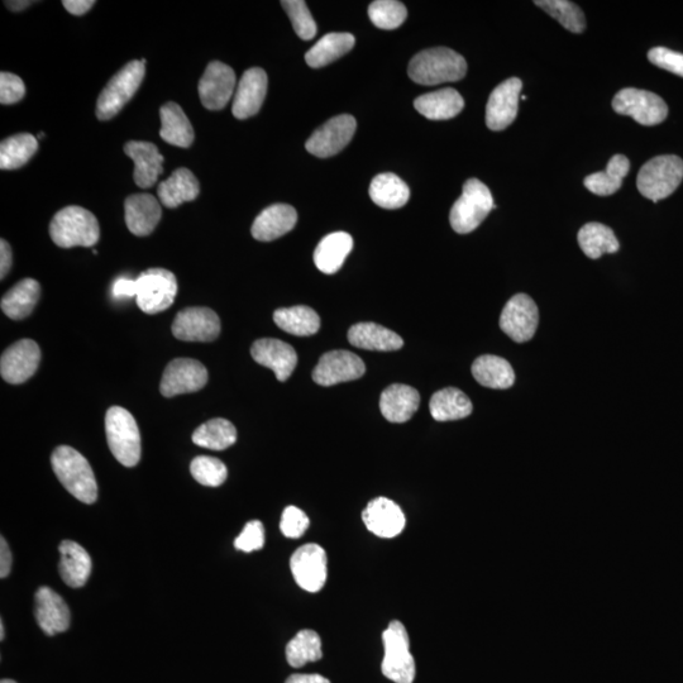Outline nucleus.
I'll use <instances>...</instances> for the list:
<instances>
[{"label":"nucleus","instance_id":"1","mask_svg":"<svg viewBox=\"0 0 683 683\" xmlns=\"http://www.w3.org/2000/svg\"><path fill=\"white\" fill-rule=\"evenodd\" d=\"M57 479L74 498L84 504L98 499V485L87 458L69 446L57 447L51 457Z\"/></svg>","mask_w":683,"mask_h":683},{"label":"nucleus","instance_id":"2","mask_svg":"<svg viewBox=\"0 0 683 683\" xmlns=\"http://www.w3.org/2000/svg\"><path fill=\"white\" fill-rule=\"evenodd\" d=\"M409 78L420 85L455 83L465 78L467 62L463 56L447 47L419 52L410 61Z\"/></svg>","mask_w":683,"mask_h":683},{"label":"nucleus","instance_id":"3","mask_svg":"<svg viewBox=\"0 0 683 683\" xmlns=\"http://www.w3.org/2000/svg\"><path fill=\"white\" fill-rule=\"evenodd\" d=\"M50 236L61 248L93 247L100 237L98 219L89 210L71 205L55 214Z\"/></svg>","mask_w":683,"mask_h":683},{"label":"nucleus","instance_id":"4","mask_svg":"<svg viewBox=\"0 0 683 683\" xmlns=\"http://www.w3.org/2000/svg\"><path fill=\"white\" fill-rule=\"evenodd\" d=\"M109 450L119 463L135 467L141 460V434L136 419L128 410L112 407L105 415Z\"/></svg>","mask_w":683,"mask_h":683},{"label":"nucleus","instance_id":"5","mask_svg":"<svg viewBox=\"0 0 683 683\" xmlns=\"http://www.w3.org/2000/svg\"><path fill=\"white\" fill-rule=\"evenodd\" d=\"M683 179V161L675 155L654 157L640 169L637 186L644 198L657 203L675 193Z\"/></svg>","mask_w":683,"mask_h":683},{"label":"nucleus","instance_id":"6","mask_svg":"<svg viewBox=\"0 0 683 683\" xmlns=\"http://www.w3.org/2000/svg\"><path fill=\"white\" fill-rule=\"evenodd\" d=\"M495 207L491 191L480 180L470 179L463 185L461 198L451 209L450 222L455 232H474Z\"/></svg>","mask_w":683,"mask_h":683},{"label":"nucleus","instance_id":"7","mask_svg":"<svg viewBox=\"0 0 683 683\" xmlns=\"http://www.w3.org/2000/svg\"><path fill=\"white\" fill-rule=\"evenodd\" d=\"M146 65L142 61H131L118 74L113 76L107 87L100 93L97 103V117L108 121L116 117L140 89L145 78Z\"/></svg>","mask_w":683,"mask_h":683},{"label":"nucleus","instance_id":"8","mask_svg":"<svg viewBox=\"0 0 683 683\" xmlns=\"http://www.w3.org/2000/svg\"><path fill=\"white\" fill-rule=\"evenodd\" d=\"M385 656L381 671L386 678L395 683H413L415 661L410 653V640L407 629L400 622H391L382 634Z\"/></svg>","mask_w":683,"mask_h":683},{"label":"nucleus","instance_id":"9","mask_svg":"<svg viewBox=\"0 0 683 683\" xmlns=\"http://www.w3.org/2000/svg\"><path fill=\"white\" fill-rule=\"evenodd\" d=\"M137 304L147 314L164 312L175 302L178 280L173 272L150 269L137 277Z\"/></svg>","mask_w":683,"mask_h":683},{"label":"nucleus","instance_id":"10","mask_svg":"<svg viewBox=\"0 0 683 683\" xmlns=\"http://www.w3.org/2000/svg\"><path fill=\"white\" fill-rule=\"evenodd\" d=\"M613 108L647 127L662 123L668 116L667 104L659 95L634 88L620 90L613 99Z\"/></svg>","mask_w":683,"mask_h":683},{"label":"nucleus","instance_id":"11","mask_svg":"<svg viewBox=\"0 0 683 683\" xmlns=\"http://www.w3.org/2000/svg\"><path fill=\"white\" fill-rule=\"evenodd\" d=\"M539 312L537 304L527 294L513 296L500 315V328L517 343L530 341L537 332Z\"/></svg>","mask_w":683,"mask_h":683},{"label":"nucleus","instance_id":"12","mask_svg":"<svg viewBox=\"0 0 683 683\" xmlns=\"http://www.w3.org/2000/svg\"><path fill=\"white\" fill-rule=\"evenodd\" d=\"M356 127V119L348 114L334 117L310 136L305 147L309 154L327 159L339 154L352 141Z\"/></svg>","mask_w":683,"mask_h":683},{"label":"nucleus","instance_id":"13","mask_svg":"<svg viewBox=\"0 0 683 683\" xmlns=\"http://www.w3.org/2000/svg\"><path fill=\"white\" fill-rule=\"evenodd\" d=\"M207 382L208 371L203 364L191 358H176L165 369L160 391L165 398H173L202 390Z\"/></svg>","mask_w":683,"mask_h":683},{"label":"nucleus","instance_id":"14","mask_svg":"<svg viewBox=\"0 0 683 683\" xmlns=\"http://www.w3.org/2000/svg\"><path fill=\"white\" fill-rule=\"evenodd\" d=\"M290 568L298 586L308 592H318L327 581V553L318 544H305L291 557Z\"/></svg>","mask_w":683,"mask_h":683},{"label":"nucleus","instance_id":"15","mask_svg":"<svg viewBox=\"0 0 683 683\" xmlns=\"http://www.w3.org/2000/svg\"><path fill=\"white\" fill-rule=\"evenodd\" d=\"M236 74L231 66L213 61L199 81V97L209 111H221L237 89Z\"/></svg>","mask_w":683,"mask_h":683},{"label":"nucleus","instance_id":"16","mask_svg":"<svg viewBox=\"0 0 683 683\" xmlns=\"http://www.w3.org/2000/svg\"><path fill=\"white\" fill-rule=\"evenodd\" d=\"M366 366L360 357L350 351H331L320 357L313 371V380L320 386H333L341 382L360 379Z\"/></svg>","mask_w":683,"mask_h":683},{"label":"nucleus","instance_id":"17","mask_svg":"<svg viewBox=\"0 0 683 683\" xmlns=\"http://www.w3.org/2000/svg\"><path fill=\"white\" fill-rule=\"evenodd\" d=\"M41 351L32 339H21L7 348L0 360V374L8 384H23L36 374Z\"/></svg>","mask_w":683,"mask_h":683},{"label":"nucleus","instance_id":"18","mask_svg":"<svg viewBox=\"0 0 683 683\" xmlns=\"http://www.w3.org/2000/svg\"><path fill=\"white\" fill-rule=\"evenodd\" d=\"M221 333V320L212 309L188 308L176 315L173 334L180 341L212 342Z\"/></svg>","mask_w":683,"mask_h":683},{"label":"nucleus","instance_id":"19","mask_svg":"<svg viewBox=\"0 0 683 683\" xmlns=\"http://www.w3.org/2000/svg\"><path fill=\"white\" fill-rule=\"evenodd\" d=\"M523 83L518 78H511L491 93L486 107V124L491 131H503L518 116L520 92Z\"/></svg>","mask_w":683,"mask_h":683},{"label":"nucleus","instance_id":"20","mask_svg":"<svg viewBox=\"0 0 683 683\" xmlns=\"http://www.w3.org/2000/svg\"><path fill=\"white\" fill-rule=\"evenodd\" d=\"M251 355L257 364L274 371L276 379L281 382L288 380L298 365L294 348L280 339H259L253 343Z\"/></svg>","mask_w":683,"mask_h":683},{"label":"nucleus","instance_id":"21","mask_svg":"<svg viewBox=\"0 0 683 683\" xmlns=\"http://www.w3.org/2000/svg\"><path fill=\"white\" fill-rule=\"evenodd\" d=\"M265 70L252 68L243 74L234 94L232 113L237 119H247L260 112L267 94Z\"/></svg>","mask_w":683,"mask_h":683},{"label":"nucleus","instance_id":"22","mask_svg":"<svg viewBox=\"0 0 683 683\" xmlns=\"http://www.w3.org/2000/svg\"><path fill=\"white\" fill-rule=\"evenodd\" d=\"M38 627L47 635L64 633L70 627V610L64 599L50 587L42 586L35 595Z\"/></svg>","mask_w":683,"mask_h":683},{"label":"nucleus","instance_id":"23","mask_svg":"<svg viewBox=\"0 0 683 683\" xmlns=\"http://www.w3.org/2000/svg\"><path fill=\"white\" fill-rule=\"evenodd\" d=\"M366 528L380 538L398 537L405 528V515L398 504L386 498L372 500L362 513Z\"/></svg>","mask_w":683,"mask_h":683},{"label":"nucleus","instance_id":"24","mask_svg":"<svg viewBox=\"0 0 683 683\" xmlns=\"http://www.w3.org/2000/svg\"><path fill=\"white\" fill-rule=\"evenodd\" d=\"M124 154L135 162L133 179L142 189L152 188L159 176L164 173V156L154 143L131 141L124 146Z\"/></svg>","mask_w":683,"mask_h":683},{"label":"nucleus","instance_id":"25","mask_svg":"<svg viewBox=\"0 0 683 683\" xmlns=\"http://www.w3.org/2000/svg\"><path fill=\"white\" fill-rule=\"evenodd\" d=\"M298 222V213L288 204H274L262 210L252 224L253 238L261 242H270L293 231Z\"/></svg>","mask_w":683,"mask_h":683},{"label":"nucleus","instance_id":"26","mask_svg":"<svg viewBox=\"0 0 683 683\" xmlns=\"http://www.w3.org/2000/svg\"><path fill=\"white\" fill-rule=\"evenodd\" d=\"M124 212L128 229L138 237L154 232L162 216L160 202L151 194L131 195L124 202Z\"/></svg>","mask_w":683,"mask_h":683},{"label":"nucleus","instance_id":"27","mask_svg":"<svg viewBox=\"0 0 683 683\" xmlns=\"http://www.w3.org/2000/svg\"><path fill=\"white\" fill-rule=\"evenodd\" d=\"M420 395L412 386L394 384L381 394L382 415L391 423H405L417 413Z\"/></svg>","mask_w":683,"mask_h":683},{"label":"nucleus","instance_id":"28","mask_svg":"<svg viewBox=\"0 0 683 683\" xmlns=\"http://www.w3.org/2000/svg\"><path fill=\"white\" fill-rule=\"evenodd\" d=\"M59 552L62 581L74 589L87 584L93 568L89 553L80 544L71 541L61 542Z\"/></svg>","mask_w":683,"mask_h":683},{"label":"nucleus","instance_id":"29","mask_svg":"<svg viewBox=\"0 0 683 683\" xmlns=\"http://www.w3.org/2000/svg\"><path fill=\"white\" fill-rule=\"evenodd\" d=\"M352 346L369 351H398L404 346L403 338L376 323H357L348 331Z\"/></svg>","mask_w":683,"mask_h":683},{"label":"nucleus","instance_id":"30","mask_svg":"<svg viewBox=\"0 0 683 683\" xmlns=\"http://www.w3.org/2000/svg\"><path fill=\"white\" fill-rule=\"evenodd\" d=\"M417 111L431 121H446L455 118L465 108V100L457 90L446 88L420 95L414 100Z\"/></svg>","mask_w":683,"mask_h":683},{"label":"nucleus","instance_id":"31","mask_svg":"<svg viewBox=\"0 0 683 683\" xmlns=\"http://www.w3.org/2000/svg\"><path fill=\"white\" fill-rule=\"evenodd\" d=\"M353 248V238L346 232H334L324 237L314 251V264L323 274L332 275L341 269Z\"/></svg>","mask_w":683,"mask_h":683},{"label":"nucleus","instance_id":"32","mask_svg":"<svg viewBox=\"0 0 683 683\" xmlns=\"http://www.w3.org/2000/svg\"><path fill=\"white\" fill-rule=\"evenodd\" d=\"M200 185L190 170L181 167L174 171L169 179L162 181L157 188V195L162 205L174 209L186 202H193L198 198Z\"/></svg>","mask_w":683,"mask_h":683},{"label":"nucleus","instance_id":"33","mask_svg":"<svg viewBox=\"0 0 683 683\" xmlns=\"http://www.w3.org/2000/svg\"><path fill=\"white\" fill-rule=\"evenodd\" d=\"M162 140L170 145L188 148L194 142L193 126L179 104L167 103L160 109Z\"/></svg>","mask_w":683,"mask_h":683},{"label":"nucleus","instance_id":"34","mask_svg":"<svg viewBox=\"0 0 683 683\" xmlns=\"http://www.w3.org/2000/svg\"><path fill=\"white\" fill-rule=\"evenodd\" d=\"M471 370L475 380L485 388L505 390L510 389L515 382L513 367L499 356L485 355L476 358Z\"/></svg>","mask_w":683,"mask_h":683},{"label":"nucleus","instance_id":"35","mask_svg":"<svg viewBox=\"0 0 683 683\" xmlns=\"http://www.w3.org/2000/svg\"><path fill=\"white\" fill-rule=\"evenodd\" d=\"M355 42V37L351 33H328L307 52L305 61L310 68H324L350 52Z\"/></svg>","mask_w":683,"mask_h":683},{"label":"nucleus","instance_id":"36","mask_svg":"<svg viewBox=\"0 0 683 683\" xmlns=\"http://www.w3.org/2000/svg\"><path fill=\"white\" fill-rule=\"evenodd\" d=\"M429 409H431L433 419L437 422H451V420L467 418L474 410V405L463 391L447 388L437 391L432 396Z\"/></svg>","mask_w":683,"mask_h":683},{"label":"nucleus","instance_id":"37","mask_svg":"<svg viewBox=\"0 0 683 683\" xmlns=\"http://www.w3.org/2000/svg\"><path fill=\"white\" fill-rule=\"evenodd\" d=\"M41 295V286L33 279L19 281L2 299V310L8 318L21 320L35 309Z\"/></svg>","mask_w":683,"mask_h":683},{"label":"nucleus","instance_id":"38","mask_svg":"<svg viewBox=\"0 0 683 683\" xmlns=\"http://www.w3.org/2000/svg\"><path fill=\"white\" fill-rule=\"evenodd\" d=\"M372 202L384 209L403 208L409 202L410 189L395 174L377 175L370 185Z\"/></svg>","mask_w":683,"mask_h":683},{"label":"nucleus","instance_id":"39","mask_svg":"<svg viewBox=\"0 0 683 683\" xmlns=\"http://www.w3.org/2000/svg\"><path fill=\"white\" fill-rule=\"evenodd\" d=\"M629 170L628 157L615 155L611 157L605 171L586 176L584 184L591 193L599 197H609L622 188L623 179L628 175Z\"/></svg>","mask_w":683,"mask_h":683},{"label":"nucleus","instance_id":"40","mask_svg":"<svg viewBox=\"0 0 683 683\" xmlns=\"http://www.w3.org/2000/svg\"><path fill=\"white\" fill-rule=\"evenodd\" d=\"M276 326L298 337H309L320 328V318L315 310L304 305L277 309L274 313Z\"/></svg>","mask_w":683,"mask_h":683},{"label":"nucleus","instance_id":"41","mask_svg":"<svg viewBox=\"0 0 683 683\" xmlns=\"http://www.w3.org/2000/svg\"><path fill=\"white\" fill-rule=\"evenodd\" d=\"M579 245L591 260L600 259L604 253L619 251L620 245L613 229L601 223H587L580 229Z\"/></svg>","mask_w":683,"mask_h":683},{"label":"nucleus","instance_id":"42","mask_svg":"<svg viewBox=\"0 0 683 683\" xmlns=\"http://www.w3.org/2000/svg\"><path fill=\"white\" fill-rule=\"evenodd\" d=\"M237 441L236 427L226 419L217 418L200 425L193 434V442L212 451H224Z\"/></svg>","mask_w":683,"mask_h":683},{"label":"nucleus","instance_id":"43","mask_svg":"<svg viewBox=\"0 0 683 683\" xmlns=\"http://www.w3.org/2000/svg\"><path fill=\"white\" fill-rule=\"evenodd\" d=\"M37 150V138L30 133L7 138L0 145V169L17 170L25 166Z\"/></svg>","mask_w":683,"mask_h":683},{"label":"nucleus","instance_id":"44","mask_svg":"<svg viewBox=\"0 0 683 683\" xmlns=\"http://www.w3.org/2000/svg\"><path fill=\"white\" fill-rule=\"evenodd\" d=\"M323 657L322 640L314 630L305 629L295 635L286 647V659L291 667L300 668L318 662Z\"/></svg>","mask_w":683,"mask_h":683},{"label":"nucleus","instance_id":"45","mask_svg":"<svg viewBox=\"0 0 683 683\" xmlns=\"http://www.w3.org/2000/svg\"><path fill=\"white\" fill-rule=\"evenodd\" d=\"M534 4L557 19L566 30L573 33H582L586 30L585 14L575 3L568 0H537Z\"/></svg>","mask_w":683,"mask_h":683},{"label":"nucleus","instance_id":"46","mask_svg":"<svg viewBox=\"0 0 683 683\" xmlns=\"http://www.w3.org/2000/svg\"><path fill=\"white\" fill-rule=\"evenodd\" d=\"M407 16V8L396 0H376L369 7L371 22L381 30H395L403 25Z\"/></svg>","mask_w":683,"mask_h":683},{"label":"nucleus","instance_id":"47","mask_svg":"<svg viewBox=\"0 0 683 683\" xmlns=\"http://www.w3.org/2000/svg\"><path fill=\"white\" fill-rule=\"evenodd\" d=\"M190 472L200 485L209 487L223 485L228 477L226 465L218 458L209 456L194 458L190 465Z\"/></svg>","mask_w":683,"mask_h":683},{"label":"nucleus","instance_id":"48","mask_svg":"<svg viewBox=\"0 0 683 683\" xmlns=\"http://www.w3.org/2000/svg\"><path fill=\"white\" fill-rule=\"evenodd\" d=\"M281 6L293 23L294 31L302 40L309 41L317 35V23L303 0H283Z\"/></svg>","mask_w":683,"mask_h":683},{"label":"nucleus","instance_id":"49","mask_svg":"<svg viewBox=\"0 0 683 683\" xmlns=\"http://www.w3.org/2000/svg\"><path fill=\"white\" fill-rule=\"evenodd\" d=\"M310 525L308 515L296 506H288L281 517L280 529L286 538L298 539L304 536Z\"/></svg>","mask_w":683,"mask_h":683},{"label":"nucleus","instance_id":"50","mask_svg":"<svg viewBox=\"0 0 683 683\" xmlns=\"http://www.w3.org/2000/svg\"><path fill=\"white\" fill-rule=\"evenodd\" d=\"M264 544L265 529L259 520H252V522L247 523L240 536L234 541V547L245 553L260 551L264 548Z\"/></svg>","mask_w":683,"mask_h":683},{"label":"nucleus","instance_id":"51","mask_svg":"<svg viewBox=\"0 0 683 683\" xmlns=\"http://www.w3.org/2000/svg\"><path fill=\"white\" fill-rule=\"evenodd\" d=\"M648 59L658 68L683 78V54L680 52L668 50L666 47H656L648 52Z\"/></svg>","mask_w":683,"mask_h":683},{"label":"nucleus","instance_id":"52","mask_svg":"<svg viewBox=\"0 0 683 683\" xmlns=\"http://www.w3.org/2000/svg\"><path fill=\"white\" fill-rule=\"evenodd\" d=\"M26 87L19 76L11 73L0 74V103L11 105L25 98Z\"/></svg>","mask_w":683,"mask_h":683},{"label":"nucleus","instance_id":"53","mask_svg":"<svg viewBox=\"0 0 683 683\" xmlns=\"http://www.w3.org/2000/svg\"><path fill=\"white\" fill-rule=\"evenodd\" d=\"M112 293L116 299L136 298L137 280L119 277L118 280L114 281Z\"/></svg>","mask_w":683,"mask_h":683},{"label":"nucleus","instance_id":"54","mask_svg":"<svg viewBox=\"0 0 683 683\" xmlns=\"http://www.w3.org/2000/svg\"><path fill=\"white\" fill-rule=\"evenodd\" d=\"M12 552L8 547L6 539L0 538V577L6 579L12 570Z\"/></svg>","mask_w":683,"mask_h":683},{"label":"nucleus","instance_id":"55","mask_svg":"<svg viewBox=\"0 0 683 683\" xmlns=\"http://www.w3.org/2000/svg\"><path fill=\"white\" fill-rule=\"evenodd\" d=\"M13 262L12 248L6 240L0 241V277L4 279L11 270Z\"/></svg>","mask_w":683,"mask_h":683},{"label":"nucleus","instance_id":"56","mask_svg":"<svg viewBox=\"0 0 683 683\" xmlns=\"http://www.w3.org/2000/svg\"><path fill=\"white\" fill-rule=\"evenodd\" d=\"M94 4V0H64L62 2L66 11L74 14V16H83L93 8Z\"/></svg>","mask_w":683,"mask_h":683},{"label":"nucleus","instance_id":"57","mask_svg":"<svg viewBox=\"0 0 683 683\" xmlns=\"http://www.w3.org/2000/svg\"><path fill=\"white\" fill-rule=\"evenodd\" d=\"M285 683H331V681L320 675H293Z\"/></svg>","mask_w":683,"mask_h":683},{"label":"nucleus","instance_id":"58","mask_svg":"<svg viewBox=\"0 0 683 683\" xmlns=\"http://www.w3.org/2000/svg\"><path fill=\"white\" fill-rule=\"evenodd\" d=\"M32 3L33 2H25V0H23V2H6V6L11 9V11L19 12L30 7Z\"/></svg>","mask_w":683,"mask_h":683},{"label":"nucleus","instance_id":"59","mask_svg":"<svg viewBox=\"0 0 683 683\" xmlns=\"http://www.w3.org/2000/svg\"><path fill=\"white\" fill-rule=\"evenodd\" d=\"M4 637H6V634H4V623L0 622V639L4 640Z\"/></svg>","mask_w":683,"mask_h":683},{"label":"nucleus","instance_id":"60","mask_svg":"<svg viewBox=\"0 0 683 683\" xmlns=\"http://www.w3.org/2000/svg\"><path fill=\"white\" fill-rule=\"evenodd\" d=\"M0 683H17L16 681L13 680H2Z\"/></svg>","mask_w":683,"mask_h":683},{"label":"nucleus","instance_id":"61","mask_svg":"<svg viewBox=\"0 0 683 683\" xmlns=\"http://www.w3.org/2000/svg\"><path fill=\"white\" fill-rule=\"evenodd\" d=\"M44 136H45V133H44V132H41L40 135H38V138H42V137H44Z\"/></svg>","mask_w":683,"mask_h":683}]
</instances>
